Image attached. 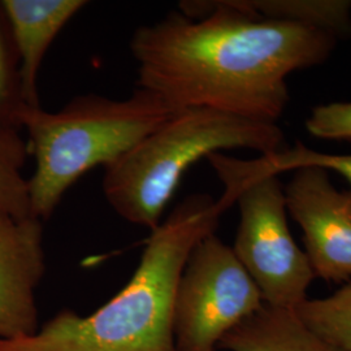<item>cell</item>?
<instances>
[{
    "mask_svg": "<svg viewBox=\"0 0 351 351\" xmlns=\"http://www.w3.org/2000/svg\"><path fill=\"white\" fill-rule=\"evenodd\" d=\"M255 162L265 171L277 176L308 167L322 168L326 172H336L342 176L351 185V155L319 152L308 149L301 142L276 154L259 156Z\"/></svg>",
    "mask_w": 351,
    "mask_h": 351,
    "instance_id": "15",
    "label": "cell"
},
{
    "mask_svg": "<svg viewBox=\"0 0 351 351\" xmlns=\"http://www.w3.org/2000/svg\"><path fill=\"white\" fill-rule=\"evenodd\" d=\"M285 186L287 208L301 226L315 276L351 281V190L336 188L322 168L294 171Z\"/></svg>",
    "mask_w": 351,
    "mask_h": 351,
    "instance_id": "7",
    "label": "cell"
},
{
    "mask_svg": "<svg viewBox=\"0 0 351 351\" xmlns=\"http://www.w3.org/2000/svg\"><path fill=\"white\" fill-rule=\"evenodd\" d=\"M8 17L13 42L20 59V77L26 104L39 108L38 75L52 42L77 13L85 0H1Z\"/></svg>",
    "mask_w": 351,
    "mask_h": 351,
    "instance_id": "9",
    "label": "cell"
},
{
    "mask_svg": "<svg viewBox=\"0 0 351 351\" xmlns=\"http://www.w3.org/2000/svg\"><path fill=\"white\" fill-rule=\"evenodd\" d=\"M29 108L23 93L19 53L0 0V130L21 132Z\"/></svg>",
    "mask_w": 351,
    "mask_h": 351,
    "instance_id": "14",
    "label": "cell"
},
{
    "mask_svg": "<svg viewBox=\"0 0 351 351\" xmlns=\"http://www.w3.org/2000/svg\"><path fill=\"white\" fill-rule=\"evenodd\" d=\"M219 351H220V350H219Z\"/></svg>",
    "mask_w": 351,
    "mask_h": 351,
    "instance_id": "17",
    "label": "cell"
},
{
    "mask_svg": "<svg viewBox=\"0 0 351 351\" xmlns=\"http://www.w3.org/2000/svg\"><path fill=\"white\" fill-rule=\"evenodd\" d=\"M337 38L323 29L263 20L228 0L182 1L180 11L139 26L130 40L137 88L172 110L208 108L276 124L290 73L324 63Z\"/></svg>",
    "mask_w": 351,
    "mask_h": 351,
    "instance_id": "1",
    "label": "cell"
},
{
    "mask_svg": "<svg viewBox=\"0 0 351 351\" xmlns=\"http://www.w3.org/2000/svg\"><path fill=\"white\" fill-rule=\"evenodd\" d=\"M29 156L20 132L0 130V213L16 219L32 216L29 184L23 169Z\"/></svg>",
    "mask_w": 351,
    "mask_h": 351,
    "instance_id": "12",
    "label": "cell"
},
{
    "mask_svg": "<svg viewBox=\"0 0 351 351\" xmlns=\"http://www.w3.org/2000/svg\"><path fill=\"white\" fill-rule=\"evenodd\" d=\"M229 207L239 204V226L232 249L262 293L264 304L295 310L308 297L315 276L304 250L289 229L285 188L278 176L243 160L213 152L207 158Z\"/></svg>",
    "mask_w": 351,
    "mask_h": 351,
    "instance_id": "5",
    "label": "cell"
},
{
    "mask_svg": "<svg viewBox=\"0 0 351 351\" xmlns=\"http://www.w3.org/2000/svg\"><path fill=\"white\" fill-rule=\"evenodd\" d=\"M239 12L256 19L288 21L323 29L335 37L351 36L349 0H228Z\"/></svg>",
    "mask_w": 351,
    "mask_h": 351,
    "instance_id": "11",
    "label": "cell"
},
{
    "mask_svg": "<svg viewBox=\"0 0 351 351\" xmlns=\"http://www.w3.org/2000/svg\"><path fill=\"white\" fill-rule=\"evenodd\" d=\"M306 129L317 138L351 141V101L316 107L306 120Z\"/></svg>",
    "mask_w": 351,
    "mask_h": 351,
    "instance_id": "16",
    "label": "cell"
},
{
    "mask_svg": "<svg viewBox=\"0 0 351 351\" xmlns=\"http://www.w3.org/2000/svg\"><path fill=\"white\" fill-rule=\"evenodd\" d=\"M220 351H342L307 326L295 310L268 304L230 330Z\"/></svg>",
    "mask_w": 351,
    "mask_h": 351,
    "instance_id": "10",
    "label": "cell"
},
{
    "mask_svg": "<svg viewBox=\"0 0 351 351\" xmlns=\"http://www.w3.org/2000/svg\"><path fill=\"white\" fill-rule=\"evenodd\" d=\"M45 272L42 220L0 213V341L37 333L36 291Z\"/></svg>",
    "mask_w": 351,
    "mask_h": 351,
    "instance_id": "8",
    "label": "cell"
},
{
    "mask_svg": "<svg viewBox=\"0 0 351 351\" xmlns=\"http://www.w3.org/2000/svg\"><path fill=\"white\" fill-rule=\"evenodd\" d=\"M250 149L261 156L287 149L277 124L208 108H185L104 168L103 193L120 217L154 230L182 176L213 152Z\"/></svg>",
    "mask_w": 351,
    "mask_h": 351,
    "instance_id": "4",
    "label": "cell"
},
{
    "mask_svg": "<svg viewBox=\"0 0 351 351\" xmlns=\"http://www.w3.org/2000/svg\"><path fill=\"white\" fill-rule=\"evenodd\" d=\"M295 311L323 339L351 351V281L326 297L307 298Z\"/></svg>",
    "mask_w": 351,
    "mask_h": 351,
    "instance_id": "13",
    "label": "cell"
},
{
    "mask_svg": "<svg viewBox=\"0 0 351 351\" xmlns=\"http://www.w3.org/2000/svg\"><path fill=\"white\" fill-rule=\"evenodd\" d=\"M173 112L141 88L125 99L80 95L56 112L29 108L23 129L36 163L27 178L32 216L47 220L82 176L120 159Z\"/></svg>",
    "mask_w": 351,
    "mask_h": 351,
    "instance_id": "3",
    "label": "cell"
},
{
    "mask_svg": "<svg viewBox=\"0 0 351 351\" xmlns=\"http://www.w3.org/2000/svg\"><path fill=\"white\" fill-rule=\"evenodd\" d=\"M228 207L221 198L191 194L151 230L129 282L86 316L64 310L37 333L0 341V351H176V291L189 256L216 233Z\"/></svg>",
    "mask_w": 351,
    "mask_h": 351,
    "instance_id": "2",
    "label": "cell"
},
{
    "mask_svg": "<svg viewBox=\"0 0 351 351\" xmlns=\"http://www.w3.org/2000/svg\"><path fill=\"white\" fill-rule=\"evenodd\" d=\"M263 306L232 246L210 234L191 251L177 287L176 351H219L221 339Z\"/></svg>",
    "mask_w": 351,
    "mask_h": 351,
    "instance_id": "6",
    "label": "cell"
}]
</instances>
